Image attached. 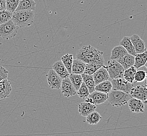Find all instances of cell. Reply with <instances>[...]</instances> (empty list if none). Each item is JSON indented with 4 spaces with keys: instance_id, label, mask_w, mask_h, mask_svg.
<instances>
[{
    "instance_id": "obj_1",
    "label": "cell",
    "mask_w": 147,
    "mask_h": 136,
    "mask_svg": "<svg viewBox=\"0 0 147 136\" xmlns=\"http://www.w3.org/2000/svg\"><path fill=\"white\" fill-rule=\"evenodd\" d=\"M104 53L91 45L84 46L80 48L76 54L77 59L83 61L86 63H93L100 65H104Z\"/></svg>"
},
{
    "instance_id": "obj_2",
    "label": "cell",
    "mask_w": 147,
    "mask_h": 136,
    "mask_svg": "<svg viewBox=\"0 0 147 136\" xmlns=\"http://www.w3.org/2000/svg\"><path fill=\"white\" fill-rule=\"evenodd\" d=\"M34 16V11L18 10L12 13L11 20L19 27L24 28L30 26L33 23Z\"/></svg>"
},
{
    "instance_id": "obj_3",
    "label": "cell",
    "mask_w": 147,
    "mask_h": 136,
    "mask_svg": "<svg viewBox=\"0 0 147 136\" xmlns=\"http://www.w3.org/2000/svg\"><path fill=\"white\" fill-rule=\"evenodd\" d=\"M107 95L109 103L113 106L116 107L123 106L132 98L129 93L113 89L107 93Z\"/></svg>"
},
{
    "instance_id": "obj_4",
    "label": "cell",
    "mask_w": 147,
    "mask_h": 136,
    "mask_svg": "<svg viewBox=\"0 0 147 136\" xmlns=\"http://www.w3.org/2000/svg\"><path fill=\"white\" fill-rule=\"evenodd\" d=\"M19 27L12 20L4 24H0V37L9 40L15 37L18 33Z\"/></svg>"
},
{
    "instance_id": "obj_5",
    "label": "cell",
    "mask_w": 147,
    "mask_h": 136,
    "mask_svg": "<svg viewBox=\"0 0 147 136\" xmlns=\"http://www.w3.org/2000/svg\"><path fill=\"white\" fill-rule=\"evenodd\" d=\"M105 68L108 72L109 78L112 79L123 78L125 69L117 61L112 59L109 60L107 65L105 66Z\"/></svg>"
},
{
    "instance_id": "obj_6",
    "label": "cell",
    "mask_w": 147,
    "mask_h": 136,
    "mask_svg": "<svg viewBox=\"0 0 147 136\" xmlns=\"http://www.w3.org/2000/svg\"><path fill=\"white\" fill-rule=\"evenodd\" d=\"M112 89L116 90H119L127 93L130 94V92L134 85L123 78H118L116 79H112Z\"/></svg>"
},
{
    "instance_id": "obj_7",
    "label": "cell",
    "mask_w": 147,
    "mask_h": 136,
    "mask_svg": "<svg viewBox=\"0 0 147 136\" xmlns=\"http://www.w3.org/2000/svg\"><path fill=\"white\" fill-rule=\"evenodd\" d=\"M46 77L47 82L50 88L55 90L60 89L62 79L53 69H51L49 71Z\"/></svg>"
},
{
    "instance_id": "obj_8",
    "label": "cell",
    "mask_w": 147,
    "mask_h": 136,
    "mask_svg": "<svg viewBox=\"0 0 147 136\" xmlns=\"http://www.w3.org/2000/svg\"><path fill=\"white\" fill-rule=\"evenodd\" d=\"M107 94L95 90L90 93L88 97L85 98V101L97 105L105 103L107 100Z\"/></svg>"
},
{
    "instance_id": "obj_9",
    "label": "cell",
    "mask_w": 147,
    "mask_h": 136,
    "mask_svg": "<svg viewBox=\"0 0 147 136\" xmlns=\"http://www.w3.org/2000/svg\"><path fill=\"white\" fill-rule=\"evenodd\" d=\"M60 89L62 93L65 97H70L77 94V90L69 77L62 79Z\"/></svg>"
},
{
    "instance_id": "obj_10",
    "label": "cell",
    "mask_w": 147,
    "mask_h": 136,
    "mask_svg": "<svg viewBox=\"0 0 147 136\" xmlns=\"http://www.w3.org/2000/svg\"><path fill=\"white\" fill-rule=\"evenodd\" d=\"M130 94L132 98H138L144 103L147 99V87L141 85L133 87L130 91Z\"/></svg>"
},
{
    "instance_id": "obj_11",
    "label": "cell",
    "mask_w": 147,
    "mask_h": 136,
    "mask_svg": "<svg viewBox=\"0 0 147 136\" xmlns=\"http://www.w3.org/2000/svg\"><path fill=\"white\" fill-rule=\"evenodd\" d=\"M128 106L131 112L140 113L144 112V104L142 101L138 98H131L128 101Z\"/></svg>"
},
{
    "instance_id": "obj_12",
    "label": "cell",
    "mask_w": 147,
    "mask_h": 136,
    "mask_svg": "<svg viewBox=\"0 0 147 136\" xmlns=\"http://www.w3.org/2000/svg\"><path fill=\"white\" fill-rule=\"evenodd\" d=\"M92 76L96 85L102 82L103 81L109 80V78L108 72L107 71L105 65H103L102 67L98 69L92 75Z\"/></svg>"
},
{
    "instance_id": "obj_13",
    "label": "cell",
    "mask_w": 147,
    "mask_h": 136,
    "mask_svg": "<svg viewBox=\"0 0 147 136\" xmlns=\"http://www.w3.org/2000/svg\"><path fill=\"white\" fill-rule=\"evenodd\" d=\"M96 108V105L85 101L79 105L78 110L81 115L86 117L90 113L95 111Z\"/></svg>"
},
{
    "instance_id": "obj_14",
    "label": "cell",
    "mask_w": 147,
    "mask_h": 136,
    "mask_svg": "<svg viewBox=\"0 0 147 136\" xmlns=\"http://www.w3.org/2000/svg\"><path fill=\"white\" fill-rule=\"evenodd\" d=\"M133 46L137 53H142L146 50V44L144 41L137 34H134L130 37Z\"/></svg>"
},
{
    "instance_id": "obj_15",
    "label": "cell",
    "mask_w": 147,
    "mask_h": 136,
    "mask_svg": "<svg viewBox=\"0 0 147 136\" xmlns=\"http://www.w3.org/2000/svg\"><path fill=\"white\" fill-rule=\"evenodd\" d=\"M11 82L7 79L0 82V100L8 98L12 92Z\"/></svg>"
},
{
    "instance_id": "obj_16",
    "label": "cell",
    "mask_w": 147,
    "mask_h": 136,
    "mask_svg": "<svg viewBox=\"0 0 147 136\" xmlns=\"http://www.w3.org/2000/svg\"><path fill=\"white\" fill-rule=\"evenodd\" d=\"M53 69L56 73L59 75L62 79L69 77L70 73H69L67 68H65V65L63 64L61 61H56L53 66Z\"/></svg>"
},
{
    "instance_id": "obj_17",
    "label": "cell",
    "mask_w": 147,
    "mask_h": 136,
    "mask_svg": "<svg viewBox=\"0 0 147 136\" xmlns=\"http://www.w3.org/2000/svg\"><path fill=\"white\" fill-rule=\"evenodd\" d=\"M128 54L126 49L122 46H116L112 49L111 59L117 61Z\"/></svg>"
},
{
    "instance_id": "obj_18",
    "label": "cell",
    "mask_w": 147,
    "mask_h": 136,
    "mask_svg": "<svg viewBox=\"0 0 147 136\" xmlns=\"http://www.w3.org/2000/svg\"><path fill=\"white\" fill-rule=\"evenodd\" d=\"M35 1L34 0H20L18 7L15 11L18 10H32L36 9Z\"/></svg>"
},
{
    "instance_id": "obj_19",
    "label": "cell",
    "mask_w": 147,
    "mask_h": 136,
    "mask_svg": "<svg viewBox=\"0 0 147 136\" xmlns=\"http://www.w3.org/2000/svg\"><path fill=\"white\" fill-rule=\"evenodd\" d=\"M86 63L79 59L74 60L72 65V73L82 74L85 70Z\"/></svg>"
},
{
    "instance_id": "obj_20",
    "label": "cell",
    "mask_w": 147,
    "mask_h": 136,
    "mask_svg": "<svg viewBox=\"0 0 147 136\" xmlns=\"http://www.w3.org/2000/svg\"><path fill=\"white\" fill-rule=\"evenodd\" d=\"M117 61L119 62L125 70L134 65L135 56L128 53L120 59L118 60Z\"/></svg>"
},
{
    "instance_id": "obj_21",
    "label": "cell",
    "mask_w": 147,
    "mask_h": 136,
    "mask_svg": "<svg viewBox=\"0 0 147 136\" xmlns=\"http://www.w3.org/2000/svg\"><path fill=\"white\" fill-rule=\"evenodd\" d=\"M120 45L123 46L127 51L128 53L135 56L136 55L135 49L133 46L130 37L125 36L120 42Z\"/></svg>"
},
{
    "instance_id": "obj_22",
    "label": "cell",
    "mask_w": 147,
    "mask_h": 136,
    "mask_svg": "<svg viewBox=\"0 0 147 136\" xmlns=\"http://www.w3.org/2000/svg\"><path fill=\"white\" fill-rule=\"evenodd\" d=\"M147 60V48L141 53H137L135 56L134 67L138 69L145 65Z\"/></svg>"
},
{
    "instance_id": "obj_23",
    "label": "cell",
    "mask_w": 147,
    "mask_h": 136,
    "mask_svg": "<svg viewBox=\"0 0 147 136\" xmlns=\"http://www.w3.org/2000/svg\"><path fill=\"white\" fill-rule=\"evenodd\" d=\"M81 75L82 77L83 81L88 88L90 93H91L95 91V88L96 84L94 82L92 75H88L84 73H83Z\"/></svg>"
},
{
    "instance_id": "obj_24",
    "label": "cell",
    "mask_w": 147,
    "mask_h": 136,
    "mask_svg": "<svg viewBox=\"0 0 147 136\" xmlns=\"http://www.w3.org/2000/svg\"><path fill=\"white\" fill-rule=\"evenodd\" d=\"M95 89L97 91L107 94L112 90V82L109 80H106L96 85Z\"/></svg>"
},
{
    "instance_id": "obj_25",
    "label": "cell",
    "mask_w": 147,
    "mask_h": 136,
    "mask_svg": "<svg viewBox=\"0 0 147 136\" xmlns=\"http://www.w3.org/2000/svg\"><path fill=\"white\" fill-rule=\"evenodd\" d=\"M137 72V69L133 65L131 67L125 69L123 74L124 80L130 83H134V77Z\"/></svg>"
},
{
    "instance_id": "obj_26",
    "label": "cell",
    "mask_w": 147,
    "mask_h": 136,
    "mask_svg": "<svg viewBox=\"0 0 147 136\" xmlns=\"http://www.w3.org/2000/svg\"><path fill=\"white\" fill-rule=\"evenodd\" d=\"M61 60L63 64L67 68L69 73H72V65L74 61V56L70 53H66L65 55L61 57Z\"/></svg>"
},
{
    "instance_id": "obj_27",
    "label": "cell",
    "mask_w": 147,
    "mask_h": 136,
    "mask_svg": "<svg viewBox=\"0 0 147 136\" xmlns=\"http://www.w3.org/2000/svg\"><path fill=\"white\" fill-rule=\"evenodd\" d=\"M69 78L70 79L71 82H72L77 91L83 82L82 75L71 73L69 76Z\"/></svg>"
},
{
    "instance_id": "obj_28",
    "label": "cell",
    "mask_w": 147,
    "mask_h": 136,
    "mask_svg": "<svg viewBox=\"0 0 147 136\" xmlns=\"http://www.w3.org/2000/svg\"><path fill=\"white\" fill-rule=\"evenodd\" d=\"M86 122L90 125L97 124L102 119V116L100 114L96 111H94L90 113L87 116H86Z\"/></svg>"
},
{
    "instance_id": "obj_29",
    "label": "cell",
    "mask_w": 147,
    "mask_h": 136,
    "mask_svg": "<svg viewBox=\"0 0 147 136\" xmlns=\"http://www.w3.org/2000/svg\"><path fill=\"white\" fill-rule=\"evenodd\" d=\"M103 66V65L93 63H86L85 70L83 73L88 74V75H93L98 69L102 67Z\"/></svg>"
},
{
    "instance_id": "obj_30",
    "label": "cell",
    "mask_w": 147,
    "mask_h": 136,
    "mask_svg": "<svg viewBox=\"0 0 147 136\" xmlns=\"http://www.w3.org/2000/svg\"><path fill=\"white\" fill-rule=\"evenodd\" d=\"M12 13L7 9L0 11V24H4L12 19Z\"/></svg>"
},
{
    "instance_id": "obj_31",
    "label": "cell",
    "mask_w": 147,
    "mask_h": 136,
    "mask_svg": "<svg viewBox=\"0 0 147 136\" xmlns=\"http://www.w3.org/2000/svg\"><path fill=\"white\" fill-rule=\"evenodd\" d=\"M77 94L78 95L79 98L85 99L88 97L90 95V92L88 91V88L86 86L85 83L83 82L82 84L80 86L79 89L77 91Z\"/></svg>"
},
{
    "instance_id": "obj_32",
    "label": "cell",
    "mask_w": 147,
    "mask_h": 136,
    "mask_svg": "<svg viewBox=\"0 0 147 136\" xmlns=\"http://www.w3.org/2000/svg\"><path fill=\"white\" fill-rule=\"evenodd\" d=\"M20 0H6V9L11 13L15 11L18 7Z\"/></svg>"
},
{
    "instance_id": "obj_33",
    "label": "cell",
    "mask_w": 147,
    "mask_h": 136,
    "mask_svg": "<svg viewBox=\"0 0 147 136\" xmlns=\"http://www.w3.org/2000/svg\"><path fill=\"white\" fill-rule=\"evenodd\" d=\"M147 73V72L144 70H138L137 71L134 77V81L135 83L141 82L144 81Z\"/></svg>"
},
{
    "instance_id": "obj_34",
    "label": "cell",
    "mask_w": 147,
    "mask_h": 136,
    "mask_svg": "<svg viewBox=\"0 0 147 136\" xmlns=\"http://www.w3.org/2000/svg\"><path fill=\"white\" fill-rule=\"evenodd\" d=\"M8 73L9 72L5 68H4L2 66H0V82L7 79Z\"/></svg>"
},
{
    "instance_id": "obj_35",
    "label": "cell",
    "mask_w": 147,
    "mask_h": 136,
    "mask_svg": "<svg viewBox=\"0 0 147 136\" xmlns=\"http://www.w3.org/2000/svg\"><path fill=\"white\" fill-rule=\"evenodd\" d=\"M6 9V0H0V11Z\"/></svg>"
},
{
    "instance_id": "obj_36",
    "label": "cell",
    "mask_w": 147,
    "mask_h": 136,
    "mask_svg": "<svg viewBox=\"0 0 147 136\" xmlns=\"http://www.w3.org/2000/svg\"><path fill=\"white\" fill-rule=\"evenodd\" d=\"M144 86H146L147 87V73L146 77V79L144 80Z\"/></svg>"
},
{
    "instance_id": "obj_37",
    "label": "cell",
    "mask_w": 147,
    "mask_h": 136,
    "mask_svg": "<svg viewBox=\"0 0 147 136\" xmlns=\"http://www.w3.org/2000/svg\"><path fill=\"white\" fill-rule=\"evenodd\" d=\"M144 66L146 67V68H147V61H146V63H145V65H144Z\"/></svg>"
},
{
    "instance_id": "obj_38",
    "label": "cell",
    "mask_w": 147,
    "mask_h": 136,
    "mask_svg": "<svg viewBox=\"0 0 147 136\" xmlns=\"http://www.w3.org/2000/svg\"><path fill=\"white\" fill-rule=\"evenodd\" d=\"M144 103L147 104V99L146 100V101H145L144 102Z\"/></svg>"
}]
</instances>
